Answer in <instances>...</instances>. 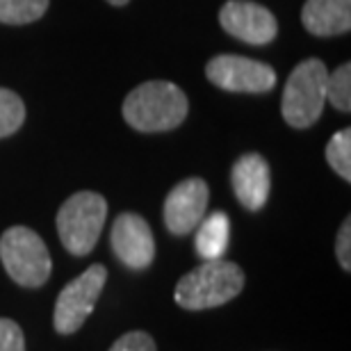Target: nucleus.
Returning a JSON list of instances; mask_svg holds the SVG:
<instances>
[{
  "instance_id": "f257e3e1",
  "label": "nucleus",
  "mask_w": 351,
  "mask_h": 351,
  "mask_svg": "<svg viewBox=\"0 0 351 351\" xmlns=\"http://www.w3.org/2000/svg\"><path fill=\"white\" fill-rule=\"evenodd\" d=\"M189 110L187 96L180 87L167 80L144 82L123 101V119L139 132L173 130L185 121Z\"/></svg>"
},
{
  "instance_id": "f03ea898",
  "label": "nucleus",
  "mask_w": 351,
  "mask_h": 351,
  "mask_svg": "<svg viewBox=\"0 0 351 351\" xmlns=\"http://www.w3.org/2000/svg\"><path fill=\"white\" fill-rule=\"evenodd\" d=\"M244 287V271L240 265L217 258L206 261L187 271L173 292L176 304L185 311H208L233 301Z\"/></svg>"
},
{
  "instance_id": "7ed1b4c3",
  "label": "nucleus",
  "mask_w": 351,
  "mask_h": 351,
  "mask_svg": "<svg viewBox=\"0 0 351 351\" xmlns=\"http://www.w3.org/2000/svg\"><path fill=\"white\" fill-rule=\"evenodd\" d=\"M326 75L324 62L311 58L294 69L283 89L280 114L292 128H311L324 112L326 103Z\"/></svg>"
},
{
  "instance_id": "20e7f679",
  "label": "nucleus",
  "mask_w": 351,
  "mask_h": 351,
  "mask_svg": "<svg viewBox=\"0 0 351 351\" xmlns=\"http://www.w3.org/2000/svg\"><path fill=\"white\" fill-rule=\"evenodd\" d=\"M105 217L108 203L96 192H78L62 203L58 213V233L69 254H91L105 226Z\"/></svg>"
},
{
  "instance_id": "39448f33",
  "label": "nucleus",
  "mask_w": 351,
  "mask_h": 351,
  "mask_svg": "<svg viewBox=\"0 0 351 351\" xmlns=\"http://www.w3.org/2000/svg\"><path fill=\"white\" fill-rule=\"evenodd\" d=\"M0 261L14 283L23 287H41L53 271L46 242L25 226H12L3 233Z\"/></svg>"
},
{
  "instance_id": "423d86ee",
  "label": "nucleus",
  "mask_w": 351,
  "mask_h": 351,
  "mask_svg": "<svg viewBox=\"0 0 351 351\" xmlns=\"http://www.w3.org/2000/svg\"><path fill=\"white\" fill-rule=\"evenodd\" d=\"M105 280H108L105 267L91 265L78 278H73L71 283L64 285V290L60 292L58 301H55V331L62 335H71L85 324L89 315L94 313V306L98 297H101Z\"/></svg>"
},
{
  "instance_id": "0eeeda50",
  "label": "nucleus",
  "mask_w": 351,
  "mask_h": 351,
  "mask_svg": "<svg viewBox=\"0 0 351 351\" xmlns=\"http://www.w3.org/2000/svg\"><path fill=\"white\" fill-rule=\"evenodd\" d=\"M206 75L215 87L240 94H263L276 85V71L269 64L240 55H217L208 62Z\"/></svg>"
},
{
  "instance_id": "6e6552de",
  "label": "nucleus",
  "mask_w": 351,
  "mask_h": 351,
  "mask_svg": "<svg viewBox=\"0 0 351 351\" xmlns=\"http://www.w3.org/2000/svg\"><path fill=\"white\" fill-rule=\"evenodd\" d=\"M219 23L235 39L254 46L269 44L278 32L274 14L251 0H228L219 12Z\"/></svg>"
},
{
  "instance_id": "1a4fd4ad",
  "label": "nucleus",
  "mask_w": 351,
  "mask_h": 351,
  "mask_svg": "<svg viewBox=\"0 0 351 351\" xmlns=\"http://www.w3.org/2000/svg\"><path fill=\"white\" fill-rule=\"evenodd\" d=\"M210 201L208 182L203 178H187L178 182L165 201V223L173 235H189L206 217Z\"/></svg>"
},
{
  "instance_id": "9d476101",
  "label": "nucleus",
  "mask_w": 351,
  "mask_h": 351,
  "mask_svg": "<svg viewBox=\"0 0 351 351\" xmlns=\"http://www.w3.org/2000/svg\"><path fill=\"white\" fill-rule=\"evenodd\" d=\"M112 249L130 269H146L156 258V237L151 226L135 213H123L112 223Z\"/></svg>"
},
{
  "instance_id": "9b49d317",
  "label": "nucleus",
  "mask_w": 351,
  "mask_h": 351,
  "mask_svg": "<svg viewBox=\"0 0 351 351\" xmlns=\"http://www.w3.org/2000/svg\"><path fill=\"white\" fill-rule=\"evenodd\" d=\"M230 182H233V192L237 196V201L247 210H251V213H256L269 199V189H271L269 165L258 153H247V156H242L233 165Z\"/></svg>"
},
{
  "instance_id": "f8f14e48",
  "label": "nucleus",
  "mask_w": 351,
  "mask_h": 351,
  "mask_svg": "<svg viewBox=\"0 0 351 351\" xmlns=\"http://www.w3.org/2000/svg\"><path fill=\"white\" fill-rule=\"evenodd\" d=\"M301 23L311 34L333 37L351 30V0H306Z\"/></svg>"
},
{
  "instance_id": "ddd939ff",
  "label": "nucleus",
  "mask_w": 351,
  "mask_h": 351,
  "mask_svg": "<svg viewBox=\"0 0 351 351\" xmlns=\"http://www.w3.org/2000/svg\"><path fill=\"white\" fill-rule=\"evenodd\" d=\"M196 230V254H199L203 261H217V258H223L228 249V240H230V221L226 213H215L210 217H203Z\"/></svg>"
},
{
  "instance_id": "4468645a",
  "label": "nucleus",
  "mask_w": 351,
  "mask_h": 351,
  "mask_svg": "<svg viewBox=\"0 0 351 351\" xmlns=\"http://www.w3.org/2000/svg\"><path fill=\"white\" fill-rule=\"evenodd\" d=\"M48 10V0H0V23L23 25L39 21Z\"/></svg>"
},
{
  "instance_id": "2eb2a0df",
  "label": "nucleus",
  "mask_w": 351,
  "mask_h": 351,
  "mask_svg": "<svg viewBox=\"0 0 351 351\" xmlns=\"http://www.w3.org/2000/svg\"><path fill=\"white\" fill-rule=\"evenodd\" d=\"M326 101L340 112H351V64L345 62L326 75Z\"/></svg>"
},
{
  "instance_id": "dca6fc26",
  "label": "nucleus",
  "mask_w": 351,
  "mask_h": 351,
  "mask_svg": "<svg viewBox=\"0 0 351 351\" xmlns=\"http://www.w3.org/2000/svg\"><path fill=\"white\" fill-rule=\"evenodd\" d=\"M25 121V105L19 94L0 87V139L14 135Z\"/></svg>"
},
{
  "instance_id": "f3484780",
  "label": "nucleus",
  "mask_w": 351,
  "mask_h": 351,
  "mask_svg": "<svg viewBox=\"0 0 351 351\" xmlns=\"http://www.w3.org/2000/svg\"><path fill=\"white\" fill-rule=\"evenodd\" d=\"M326 160L340 178H345L347 182L351 180V130L349 128L335 132V135L328 139Z\"/></svg>"
},
{
  "instance_id": "a211bd4d",
  "label": "nucleus",
  "mask_w": 351,
  "mask_h": 351,
  "mask_svg": "<svg viewBox=\"0 0 351 351\" xmlns=\"http://www.w3.org/2000/svg\"><path fill=\"white\" fill-rule=\"evenodd\" d=\"M0 351H25V338L14 319L0 317Z\"/></svg>"
},
{
  "instance_id": "6ab92c4d",
  "label": "nucleus",
  "mask_w": 351,
  "mask_h": 351,
  "mask_svg": "<svg viewBox=\"0 0 351 351\" xmlns=\"http://www.w3.org/2000/svg\"><path fill=\"white\" fill-rule=\"evenodd\" d=\"M110 351H158L156 340L144 331H130L121 335L114 345L110 347Z\"/></svg>"
},
{
  "instance_id": "aec40b11",
  "label": "nucleus",
  "mask_w": 351,
  "mask_h": 351,
  "mask_svg": "<svg viewBox=\"0 0 351 351\" xmlns=\"http://www.w3.org/2000/svg\"><path fill=\"white\" fill-rule=\"evenodd\" d=\"M335 254H338V263L342 265V269H351V219H345V223L340 226L338 240H335Z\"/></svg>"
},
{
  "instance_id": "412c9836",
  "label": "nucleus",
  "mask_w": 351,
  "mask_h": 351,
  "mask_svg": "<svg viewBox=\"0 0 351 351\" xmlns=\"http://www.w3.org/2000/svg\"><path fill=\"white\" fill-rule=\"evenodd\" d=\"M110 5H117V7H121V5H128L130 0H108Z\"/></svg>"
}]
</instances>
